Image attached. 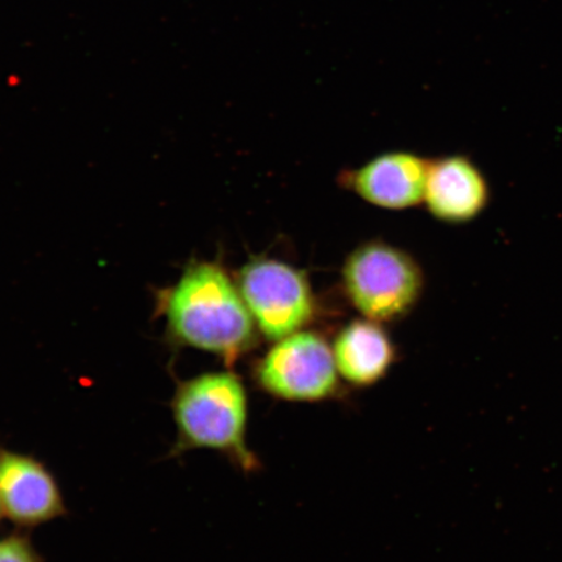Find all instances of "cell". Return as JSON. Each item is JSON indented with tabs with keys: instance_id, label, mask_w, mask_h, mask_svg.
I'll list each match as a JSON object with an SVG mask.
<instances>
[{
	"instance_id": "11",
	"label": "cell",
	"mask_w": 562,
	"mask_h": 562,
	"mask_svg": "<svg viewBox=\"0 0 562 562\" xmlns=\"http://www.w3.org/2000/svg\"><path fill=\"white\" fill-rule=\"evenodd\" d=\"M3 518H4V513H3L2 504H0V522H2Z\"/></svg>"
},
{
	"instance_id": "6",
	"label": "cell",
	"mask_w": 562,
	"mask_h": 562,
	"mask_svg": "<svg viewBox=\"0 0 562 562\" xmlns=\"http://www.w3.org/2000/svg\"><path fill=\"white\" fill-rule=\"evenodd\" d=\"M0 504L4 517L21 530L68 515L60 484L45 462L4 447H0Z\"/></svg>"
},
{
	"instance_id": "1",
	"label": "cell",
	"mask_w": 562,
	"mask_h": 562,
	"mask_svg": "<svg viewBox=\"0 0 562 562\" xmlns=\"http://www.w3.org/2000/svg\"><path fill=\"white\" fill-rule=\"evenodd\" d=\"M168 342L209 351L232 363L256 344L257 325L240 290L220 265L195 262L157 293Z\"/></svg>"
},
{
	"instance_id": "4",
	"label": "cell",
	"mask_w": 562,
	"mask_h": 562,
	"mask_svg": "<svg viewBox=\"0 0 562 562\" xmlns=\"http://www.w3.org/2000/svg\"><path fill=\"white\" fill-rule=\"evenodd\" d=\"M237 286L267 339L296 334L314 314L311 284L294 267L276 259H257L243 267Z\"/></svg>"
},
{
	"instance_id": "9",
	"label": "cell",
	"mask_w": 562,
	"mask_h": 562,
	"mask_svg": "<svg viewBox=\"0 0 562 562\" xmlns=\"http://www.w3.org/2000/svg\"><path fill=\"white\" fill-rule=\"evenodd\" d=\"M375 321L351 322L334 344L337 371L348 382L370 385L389 371L395 349L384 329Z\"/></svg>"
},
{
	"instance_id": "8",
	"label": "cell",
	"mask_w": 562,
	"mask_h": 562,
	"mask_svg": "<svg viewBox=\"0 0 562 562\" xmlns=\"http://www.w3.org/2000/svg\"><path fill=\"white\" fill-rule=\"evenodd\" d=\"M487 179L463 156L430 160L425 202L437 220L461 224L474 221L490 202Z\"/></svg>"
},
{
	"instance_id": "3",
	"label": "cell",
	"mask_w": 562,
	"mask_h": 562,
	"mask_svg": "<svg viewBox=\"0 0 562 562\" xmlns=\"http://www.w3.org/2000/svg\"><path fill=\"white\" fill-rule=\"evenodd\" d=\"M342 283L351 304L368 319L402 318L424 292V272L416 259L389 244H363L347 258Z\"/></svg>"
},
{
	"instance_id": "2",
	"label": "cell",
	"mask_w": 562,
	"mask_h": 562,
	"mask_svg": "<svg viewBox=\"0 0 562 562\" xmlns=\"http://www.w3.org/2000/svg\"><path fill=\"white\" fill-rule=\"evenodd\" d=\"M170 405L176 439L168 457L209 449L251 468L245 445L248 396L234 372H205L179 382Z\"/></svg>"
},
{
	"instance_id": "7",
	"label": "cell",
	"mask_w": 562,
	"mask_h": 562,
	"mask_svg": "<svg viewBox=\"0 0 562 562\" xmlns=\"http://www.w3.org/2000/svg\"><path fill=\"white\" fill-rule=\"evenodd\" d=\"M430 160L416 154H384L344 173V184L378 207L403 210L425 201Z\"/></svg>"
},
{
	"instance_id": "10",
	"label": "cell",
	"mask_w": 562,
	"mask_h": 562,
	"mask_svg": "<svg viewBox=\"0 0 562 562\" xmlns=\"http://www.w3.org/2000/svg\"><path fill=\"white\" fill-rule=\"evenodd\" d=\"M0 562H44L30 533L16 531L0 538Z\"/></svg>"
},
{
	"instance_id": "5",
	"label": "cell",
	"mask_w": 562,
	"mask_h": 562,
	"mask_svg": "<svg viewBox=\"0 0 562 562\" xmlns=\"http://www.w3.org/2000/svg\"><path fill=\"white\" fill-rule=\"evenodd\" d=\"M334 350L312 333H296L277 341L259 363V384L271 395L291 402H316L335 391Z\"/></svg>"
}]
</instances>
